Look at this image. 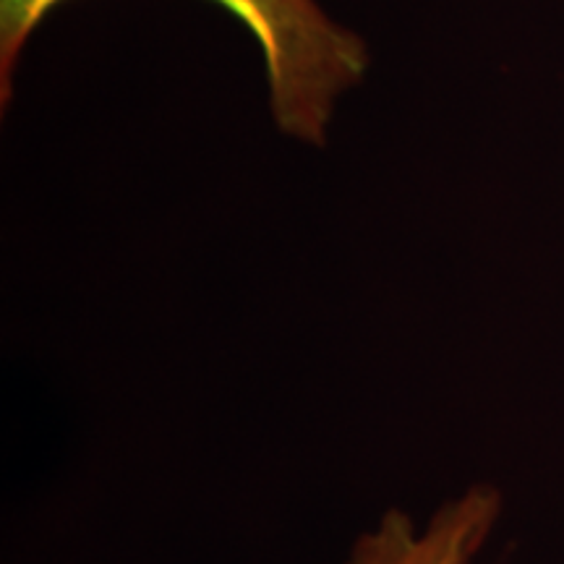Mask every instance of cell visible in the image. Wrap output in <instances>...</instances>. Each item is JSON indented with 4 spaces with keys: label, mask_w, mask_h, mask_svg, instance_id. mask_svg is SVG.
<instances>
[{
    "label": "cell",
    "mask_w": 564,
    "mask_h": 564,
    "mask_svg": "<svg viewBox=\"0 0 564 564\" xmlns=\"http://www.w3.org/2000/svg\"><path fill=\"white\" fill-rule=\"evenodd\" d=\"M497 499L470 491L442 507L426 531H415L405 512L392 510L352 546L348 564H465L489 531Z\"/></svg>",
    "instance_id": "2"
},
{
    "label": "cell",
    "mask_w": 564,
    "mask_h": 564,
    "mask_svg": "<svg viewBox=\"0 0 564 564\" xmlns=\"http://www.w3.org/2000/svg\"><path fill=\"white\" fill-rule=\"evenodd\" d=\"M63 0H0V100L9 102L13 70L47 13ZM241 21L262 47L272 116L306 144H324L335 105L369 70L366 42L316 0H212Z\"/></svg>",
    "instance_id": "1"
}]
</instances>
